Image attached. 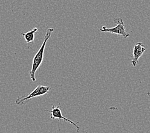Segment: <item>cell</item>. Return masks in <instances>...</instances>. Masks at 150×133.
Wrapping results in <instances>:
<instances>
[{"instance_id":"277c9868","label":"cell","mask_w":150,"mask_h":133,"mask_svg":"<svg viewBox=\"0 0 150 133\" xmlns=\"http://www.w3.org/2000/svg\"><path fill=\"white\" fill-rule=\"evenodd\" d=\"M52 107L51 110H45L46 111H48V112L50 113V117H51V119H52V120H55V119L63 120L64 121L69 122L70 124H72L73 125H74L75 127H76V128L77 129V131H79V127L78 126L76 123H75L74 122L68 119V118H65V117H63L62 115V111H61V110H60V103L58 104V106H55L54 104H52Z\"/></svg>"},{"instance_id":"3957f363","label":"cell","mask_w":150,"mask_h":133,"mask_svg":"<svg viewBox=\"0 0 150 133\" xmlns=\"http://www.w3.org/2000/svg\"><path fill=\"white\" fill-rule=\"evenodd\" d=\"M114 23H116V26L114 28H107L106 26H102L100 30L102 32H108L112 34H117L121 35L124 38H127L130 36V34L127 32L125 24L121 18H114Z\"/></svg>"},{"instance_id":"7a4b0ae2","label":"cell","mask_w":150,"mask_h":133,"mask_svg":"<svg viewBox=\"0 0 150 133\" xmlns=\"http://www.w3.org/2000/svg\"><path fill=\"white\" fill-rule=\"evenodd\" d=\"M51 90V88L49 87H46V86L43 85H38L37 87L35 88L33 91H32L29 95L27 96H21L18 97L16 100L15 104L16 105H22V104H26L27 101H29L30 99L44 95L49 93Z\"/></svg>"},{"instance_id":"5b68a950","label":"cell","mask_w":150,"mask_h":133,"mask_svg":"<svg viewBox=\"0 0 150 133\" xmlns=\"http://www.w3.org/2000/svg\"><path fill=\"white\" fill-rule=\"evenodd\" d=\"M146 48L142 42H137L134 46L133 54H132L131 62L133 66L135 67L139 62V59L146 51Z\"/></svg>"},{"instance_id":"8992f818","label":"cell","mask_w":150,"mask_h":133,"mask_svg":"<svg viewBox=\"0 0 150 133\" xmlns=\"http://www.w3.org/2000/svg\"><path fill=\"white\" fill-rule=\"evenodd\" d=\"M37 31H38V28L35 27L33 30H30L29 31L26 32V33H19L20 35L23 36L25 42L28 44V49H29L30 48L31 45L34 42L35 34L36 33Z\"/></svg>"},{"instance_id":"6da1fadb","label":"cell","mask_w":150,"mask_h":133,"mask_svg":"<svg viewBox=\"0 0 150 133\" xmlns=\"http://www.w3.org/2000/svg\"><path fill=\"white\" fill-rule=\"evenodd\" d=\"M54 31V28H49L47 30L45 37H44V42H43L40 49H38V52L34 56L33 60V63H32L31 69L30 72V75L31 80L33 82H35L36 81L35 74H36L37 70L38 69V68L40 67L41 64L42 63L43 59H44V54L46 44H47V42L49 39V38L51 37V34Z\"/></svg>"}]
</instances>
